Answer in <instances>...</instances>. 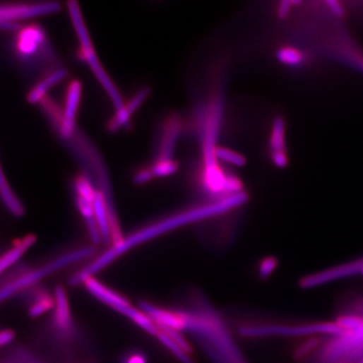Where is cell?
Listing matches in <instances>:
<instances>
[{
  "label": "cell",
  "instance_id": "1",
  "mask_svg": "<svg viewBox=\"0 0 363 363\" xmlns=\"http://www.w3.org/2000/svg\"><path fill=\"white\" fill-rule=\"evenodd\" d=\"M247 200H249V195L242 191V192L237 193V194L223 198L220 201L203 205V206L196 207V208L181 212V213L171 216L169 218L164 219V220H161L160 222L155 223L154 225L138 230V232L133 233L131 237L124 238L120 244L113 245L109 251L105 252L102 256L92 261L87 268L76 273L71 279V285L81 284L88 278L94 277L95 273L102 270L106 266L113 263L115 259L119 258L120 256L131 251L133 247L143 244L145 242H148V240L153 239V238L164 234V233L168 232V231L182 227V226L187 225V224L197 222V221L210 218V217L221 215V214L225 213V212L242 206V204L247 202Z\"/></svg>",
  "mask_w": 363,
  "mask_h": 363
},
{
  "label": "cell",
  "instance_id": "2",
  "mask_svg": "<svg viewBox=\"0 0 363 363\" xmlns=\"http://www.w3.org/2000/svg\"><path fill=\"white\" fill-rule=\"evenodd\" d=\"M67 4L73 27H74L78 40H79L82 59L88 64L92 73L95 75L99 83L105 88L108 97L110 98L113 105H114L115 112H119L126 105H124L117 86L113 83L110 77L108 76L105 68H103L102 64H101L97 55H96L95 49H94L93 44H92L90 35H89L88 30H87L86 23H85L81 11H80L79 4L76 1H69Z\"/></svg>",
  "mask_w": 363,
  "mask_h": 363
},
{
  "label": "cell",
  "instance_id": "3",
  "mask_svg": "<svg viewBox=\"0 0 363 363\" xmlns=\"http://www.w3.org/2000/svg\"><path fill=\"white\" fill-rule=\"evenodd\" d=\"M240 336H319L337 337L343 331L336 322H318L305 325H249L238 330Z\"/></svg>",
  "mask_w": 363,
  "mask_h": 363
},
{
  "label": "cell",
  "instance_id": "4",
  "mask_svg": "<svg viewBox=\"0 0 363 363\" xmlns=\"http://www.w3.org/2000/svg\"><path fill=\"white\" fill-rule=\"evenodd\" d=\"M320 363H357L363 358V326L343 335L331 337L317 351Z\"/></svg>",
  "mask_w": 363,
  "mask_h": 363
},
{
  "label": "cell",
  "instance_id": "5",
  "mask_svg": "<svg viewBox=\"0 0 363 363\" xmlns=\"http://www.w3.org/2000/svg\"><path fill=\"white\" fill-rule=\"evenodd\" d=\"M92 251L93 249L91 247L77 249V251L64 254V256L55 259V261H52L48 265L21 275V277L14 280L13 282H9L6 286L2 287L0 289V303L6 301V299L11 298V296L21 291V290L32 286L35 282L44 279L47 275H49L51 273L65 268L66 266L76 263V261H80L81 258H87V256H90Z\"/></svg>",
  "mask_w": 363,
  "mask_h": 363
},
{
  "label": "cell",
  "instance_id": "6",
  "mask_svg": "<svg viewBox=\"0 0 363 363\" xmlns=\"http://www.w3.org/2000/svg\"><path fill=\"white\" fill-rule=\"evenodd\" d=\"M222 98L217 97L210 106L208 117L205 126L204 141H203V154H204L205 171L219 168L215 155L217 138L219 126L222 117Z\"/></svg>",
  "mask_w": 363,
  "mask_h": 363
},
{
  "label": "cell",
  "instance_id": "7",
  "mask_svg": "<svg viewBox=\"0 0 363 363\" xmlns=\"http://www.w3.org/2000/svg\"><path fill=\"white\" fill-rule=\"evenodd\" d=\"M362 270L363 258L343 263V265L327 268L322 272L306 275V277L302 278L300 282H299V286L302 289H311V287L328 284V282H334V280L359 275V273H362Z\"/></svg>",
  "mask_w": 363,
  "mask_h": 363
},
{
  "label": "cell",
  "instance_id": "8",
  "mask_svg": "<svg viewBox=\"0 0 363 363\" xmlns=\"http://www.w3.org/2000/svg\"><path fill=\"white\" fill-rule=\"evenodd\" d=\"M58 2H42L30 4H0V20L11 21L28 20L60 11Z\"/></svg>",
  "mask_w": 363,
  "mask_h": 363
},
{
  "label": "cell",
  "instance_id": "9",
  "mask_svg": "<svg viewBox=\"0 0 363 363\" xmlns=\"http://www.w3.org/2000/svg\"><path fill=\"white\" fill-rule=\"evenodd\" d=\"M82 85L75 80L69 85L66 97L65 112L61 121L60 133L64 138H72L76 124V117L81 101Z\"/></svg>",
  "mask_w": 363,
  "mask_h": 363
},
{
  "label": "cell",
  "instance_id": "10",
  "mask_svg": "<svg viewBox=\"0 0 363 363\" xmlns=\"http://www.w3.org/2000/svg\"><path fill=\"white\" fill-rule=\"evenodd\" d=\"M83 284L92 296L95 297L99 301L109 306L110 308L114 309L115 311L121 313V314H124V311L131 306L126 298L120 296L117 292L112 291V289L106 287L105 285L99 282L94 277L85 280Z\"/></svg>",
  "mask_w": 363,
  "mask_h": 363
},
{
  "label": "cell",
  "instance_id": "11",
  "mask_svg": "<svg viewBox=\"0 0 363 363\" xmlns=\"http://www.w3.org/2000/svg\"><path fill=\"white\" fill-rule=\"evenodd\" d=\"M141 308L157 326H161L160 328H169L181 331L187 327V320H186L185 316L179 314V313L155 307L147 302L141 304Z\"/></svg>",
  "mask_w": 363,
  "mask_h": 363
},
{
  "label": "cell",
  "instance_id": "12",
  "mask_svg": "<svg viewBox=\"0 0 363 363\" xmlns=\"http://www.w3.org/2000/svg\"><path fill=\"white\" fill-rule=\"evenodd\" d=\"M148 94H150V89H141V90L131 99L129 105H124V107L122 108L120 112H115L117 114L114 115V117H113V119L110 120L109 124H108V131H112V133H115V131L120 129V127L126 126V124H129V119H131V115L140 108L143 101L148 98Z\"/></svg>",
  "mask_w": 363,
  "mask_h": 363
},
{
  "label": "cell",
  "instance_id": "13",
  "mask_svg": "<svg viewBox=\"0 0 363 363\" xmlns=\"http://www.w3.org/2000/svg\"><path fill=\"white\" fill-rule=\"evenodd\" d=\"M179 131H180V126H179L178 119L176 117H169L166 126H165L164 133H162L159 161L172 160V155H173L176 143L178 141Z\"/></svg>",
  "mask_w": 363,
  "mask_h": 363
},
{
  "label": "cell",
  "instance_id": "14",
  "mask_svg": "<svg viewBox=\"0 0 363 363\" xmlns=\"http://www.w3.org/2000/svg\"><path fill=\"white\" fill-rule=\"evenodd\" d=\"M94 216L97 222L99 230H100L101 237L105 242L110 239V221L109 213H108L107 203L106 198L101 191L96 193L95 199L93 202Z\"/></svg>",
  "mask_w": 363,
  "mask_h": 363
},
{
  "label": "cell",
  "instance_id": "15",
  "mask_svg": "<svg viewBox=\"0 0 363 363\" xmlns=\"http://www.w3.org/2000/svg\"><path fill=\"white\" fill-rule=\"evenodd\" d=\"M67 75L68 71L66 69H59L52 73L51 75L44 78L42 82H40V83L28 94V102L30 103V105H37V103L41 102L42 99L44 97L47 92H48L52 87L60 83L64 78L67 77Z\"/></svg>",
  "mask_w": 363,
  "mask_h": 363
},
{
  "label": "cell",
  "instance_id": "16",
  "mask_svg": "<svg viewBox=\"0 0 363 363\" xmlns=\"http://www.w3.org/2000/svg\"><path fill=\"white\" fill-rule=\"evenodd\" d=\"M54 320L56 326L61 329H68L72 323L69 301L64 287H56L55 291V315Z\"/></svg>",
  "mask_w": 363,
  "mask_h": 363
},
{
  "label": "cell",
  "instance_id": "17",
  "mask_svg": "<svg viewBox=\"0 0 363 363\" xmlns=\"http://www.w3.org/2000/svg\"><path fill=\"white\" fill-rule=\"evenodd\" d=\"M35 242H37V237L35 235H28L23 239L18 242V244H14L11 251L0 256V273H4L6 268L16 263L27 252L28 249L35 244Z\"/></svg>",
  "mask_w": 363,
  "mask_h": 363
},
{
  "label": "cell",
  "instance_id": "18",
  "mask_svg": "<svg viewBox=\"0 0 363 363\" xmlns=\"http://www.w3.org/2000/svg\"><path fill=\"white\" fill-rule=\"evenodd\" d=\"M0 198H1L4 206L13 216L21 217L25 214V207L9 187L8 182L6 181V176L2 172L1 166H0Z\"/></svg>",
  "mask_w": 363,
  "mask_h": 363
},
{
  "label": "cell",
  "instance_id": "19",
  "mask_svg": "<svg viewBox=\"0 0 363 363\" xmlns=\"http://www.w3.org/2000/svg\"><path fill=\"white\" fill-rule=\"evenodd\" d=\"M270 147L272 154L286 153V127L282 117H278L273 120L270 131Z\"/></svg>",
  "mask_w": 363,
  "mask_h": 363
},
{
  "label": "cell",
  "instance_id": "20",
  "mask_svg": "<svg viewBox=\"0 0 363 363\" xmlns=\"http://www.w3.org/2000/svg\"><path fill=\"white\" fill-rule=\"evenodd\" d=\"M44 41V34L39 28H28L20 35V49L23 54L32 55Z\"/></svg>",
  "mask_w": 363,
  "mask_h": 363
},
{
  "label": "cell",
  "instance_id": "21",
  "mask_svg": "<svg viewBox=\"0 0 363 363\" xmlns=\"http://www.w3.org/2000/svg\"><path fill=\"white\" fill-rule=\"evenodd\" d=\"M277 59L282 65L299 67L305 62L306 56L300 49L293 47H282L277 52Z\"/></svg>",
  "mask_w": 363,
  "mask_h": 363
},
{
  "label": "cell",
  "instance_id": "22",
  "mask_svg": "<svg viewBox=\"0 0 363 363\" xmlns=\"http://www.w3.org/2000/svg\"><path fill=\"white\" fill-rule=\"evenodd\" d=\"M157 338L159 339L160 343L164 344V345L178 358L179 362L181 363H193V359L190 357L189 353L186 352V351L184 350L179 344H177L171 337L167 335L162 330L160 329Z\"/></svg>",
  "mask_w": 363,
  "mask_h": 363
},
{
  "label": "cell",
  "instance_id": "23",
  "mask_svg": "<svg viewBox=\"0 0 363 363\" xmlns=\"http://www.w3.org/2000/svg\"><path fill=\"white\" fill-rule=\"evenodd\" d=\"M323 343L321 338L318 336L311 337L307 340L301 343L294 351V358L296 360H303L312 353L317 352L321 347Z\"/></svg>",
  "mask_w": 363,
  "mask_h": 363
},
{
  "label": "cell",
  "instance_id": "24",
  "mask_svg": "<svg viewBox=\"0 0 363 363\" xmlns=\"http://www.w3.org/2000/svg\"><path fill=\"white\" fill-rule=\"evenodd\" d=\"M75 189H76L78 197L90 203L94 202L97 191H95L89 178L85 176L78 177L75 181Z\"/></svg>",
  "mask_w": 363,
  "mask_h": 363
},
{
  "label": "cell",
  "instance_id": "25",
  "mask_svg": "<svg viewBox=\"0 0 363 363\" xmlns=\"http://www.w3.org/2000/svg\"><path fill=\"white\" fill-rule=\"evenodd\" d=\"M215 155L217 160L228 162L232 166L244 167L246 164V160H245L244 155H239L234 150H230V148H217Z\"/></svg>",
  "mask_w": 363,
  "mask_h": 363
},
{
  "label": "cell",
  "instance_id": "26",
  "mask_svg": "<svg viewBox=\"0 0 363 363\" xmlns=\"http://www.w3.org/2000/svg\"><path fill=\"white\" fill-rule=\"evenodd\" d=\"M335 322L345 333L357 331L363 326V318L355 315H340Z\"/></svg>",
  "mask_w": 363,
  "mask_h": 363
},
{
  "label": "cell",
  "instance_id": "27",
  "mask_svg": "<svg viewBox=\"0 0 363 363\" xmlns=\"http://www.w3.org/2000/svg\"><path fill=\"white\" fill-rule=\"evenodd\" d=\"M179 168L178 162L172 160H157L154 166L152 167V172L154 177H168L176 173Z\"/></svg>",
  "mask_w": 363,
  "mask_h": 363
},
{
  "label": "cell",
  "instance_id": "28",
  "mask_svg": "<svg viewBox=\"0 0 363 363\" xmlns=\"http://www.w3.org/2000/svg\"><path fill=\"white\" fill-rule=\"evenodd\" d=\"M279 266V261L275 256H266L259 263L258 277L261 280H266L273 275Z\"/></svg>",
  "mask_w": 363,
  "mask_h": 363
},
{
  "label": "cell",
  "instance_id": "29",
  "mask_svg": "<svg viewBox=\"0 0 363 363\" xmlns=\"http://www.w3.org/2000/svg\"><path fill=\"white\" fill-rule=\"evenodd\" d=\"M53 299L49 298V297L46 296L44 298H42L41 300L35 303L32 307L28 310V314L32 316V317H39V316H42L44 314V313L48 312L49 310L54 308Z\"/></svg>",
  "mask_w": 363,
  "mask_h": 363
},
{
  "label": "cell",
  "instance_id": "30",
  "mask_svg": "<svg viewBox=\"0 0 363 363\" xmlns=\"http://www.w3.org/2000/svg\"><path fill=\"white\" fill-rule=\"evenodd\" d=\"M165 332L169 337H171L177 344L181 346L186 352L190 353L192 351L190 344L186 340L185 337L182 335L181 331L178 330L169 329V328H160Z\"/></svg>",
  "mask_w": 363,
  "mask_h": 363
},
{
  "label": "cell",
  "instance_id": "31",
  "mask_svg": "<svg viewBox=\"0 0 363 363\" xmlns=\"http://www.w3.org/2000/svg\"><path fill=\"white\" fill-rule=\"evenodd\" d=\"M153 178H154V174H153L152 169H143L136 174L133 181L138 185H141V184L148 183Z\"/></svg>",
  "mask_w": 363,
  "mask_h": 363
},
{
  "label": "cell",
  "instance_id": "32",
  "mask_svg": "<svg viewBox=\"0 0 363 363\" xmlns=\"http://www.w3.org/2000/svg\"><path fill=\"white\" fill-rule=\"evenodd\" d=\"M272 161L273 165L278 168H286L289 164V159H287L286 153H277V154H272Z\"/></svg>",
  "mask_w": 363,
  "mask_h": 363
},
{
  "label": "cell",
  "instance_id": "33",
  "mask_svg": "<svg viewBox=\"0 0 363 363\" xmlns=\"http://www.w3.org/2000/svg\"><path fill=\"white\" fill-rule=\"evenodd\" d=\"M293 6H294V0H291V1L290 0H285V1L280 2L279 7H278V16H279V18H287Z\"/></svg>",
  "mask_w": 363,
  "mask_h": 363
},
{
  "label": "cell",
  "instance_id": "34",
  "mask_svg": "<svg viewBox=\"0 0 363 363\" xmlns=\"http://www.w3.org/2000/svg\"><path fill=\"white\" fill-rule=\"evenodd\" d=\"M326 4L328 6V8L331 11V13L337 16V18H343L344 13H345L340 2L335 1V0H328V1H326Z\"/></svg>",
  "mask_w": 363,
  "mask_h": 363
},
{
  "label": "cell",
  "instance_id": "35",
  "mask_svg": "<svg viewBox=\"0 0 363 363\" xmlns=\"http://www.w3.org/2000/svg\"><path fill=\"white\" fill-rule=\"evenodd\" d=\"M14 339V332L13 330H4L0 332V347L9 344Z\"/></svg>",
  "mask_w": 363,
  "mask_h": 363
},
{
  "label": "cell",
  "instance_id": "36",
  "mask_svg": "<svg viewBox=\"0 0 363 363\" xmlns=\"http://www.w3.org/2000/svg\"><path fill=\"white\" fill-rule=\"evenodd\" d=\"M21 25L18 23H11V21H6L0 20V30H11V32H16L20 30Z\"/></svg>",
  "mask_w": 363,
  "mask_h": 363
},
{
  "label": "cell",
  "instance_id": "37",
  "mask_svg": "<svg viewBox=\"0 0 363 363\" xmlns=\"http://www.w3.org/2000/svg\"><path fill=\"white\" fill-rule=\"evenodd\" d=\"M350 58V62L357 67L358 69L363 71V56L359 54L355 53L350 55H346V58Z\"/></svg>",
  "mask_w": 363,
  "mask_h": 363
},
{
  "label": "cell",
  "instance_id": "38",
  "mask_svg": "<svg viewBox=\"0 0 363 363\" xmlns=\"http://www.w3.org/2000/svg\"><path fill=\"white\" fill-rule=\"evenodd\" d=\"M126 363H147L145 357L141 355H131L126 358Z\"/></svg>",
  "mask_w": 363,
  "mask_h": 363
},
{
  "label": "cell",
  "instance_id": "39",
  "mask_svg": "<svg viewBox=\"0 0 363 363\" xmlns=\"http://www.w3.org/2000/svg\"><path fill=\"white\" fill-rule=\"evenodd\" d=\"M357 363H363V358H362V360H360V362H357Z\"/></svg>",
  "mask_w": 363,
  "mask_h": 363
},
{
  "label": "cell",
  "instance_id": "40",
  "mask_svg": "<svg viewBox=\"0 0 363 363\" xmlns=\"http://www.w3.org/2000/svg\"><path fill=\"white\" fill-rule=\"evenodd\" d=\"M362 275H363V270H362Z\"/></svg>",
  "mask_w": 363,
  "mask_h": 363
},
{
  "label": "cell",
  "instance_id": "41",
  "mask_svg": "<svg viewBox=\"0 0 363 363\" xmlns=\"http://www.w3.org/2000/svg\"><path fill=\"white\" fill-rule=\"evenodd\" d=\"M341 363H344V362H341Z\"/></svg>",
  "mask_w": 363,
  "mask_h": 363
}]
</instances>
